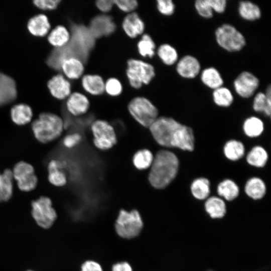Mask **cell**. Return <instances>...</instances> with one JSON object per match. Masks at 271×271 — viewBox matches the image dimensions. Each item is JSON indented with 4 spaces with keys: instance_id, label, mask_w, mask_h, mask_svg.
Masks as SVG:
<instances>
[{
    "instance_id": "13",
    "label": "cell",
    "mask_w": 271,
    "mask_h": 271,
    "mask_svg": "<svg viewBox=\"0 0 271 271\" xmlns=\"http://www.w3.org/2000/svg\"><path fill=\"white\" fill-rule=\"evenodd\" d=\"M201 64L194 56L186 55L176 63V70L181 77L191 79L196 78L201 72Z\"/></svg>"
},
{
    "instance_id": "46",
    "label": "cell",
    "mask_w": 271,
    "mask_h": 271,
    "mask_svg": "<svg viewBox=\"0 0 271 271\" xmlns=\"http://www.w3.org/2000/svg\"><path fill=\"white\" fill-rule=\"evenodd\" d=\"M209 1L214 12L222 14L225 11L227 5V2L226 0Z\"/></svg>"
},
{
    "instance_id": "50",
    "label": "cell",
    "mask_w": 271,
    "mask_h": 271,
    "mask_svg": "<svg viewBox=\"0 0 271 271\" xmlns=\"http://www.w3.org/2000/svg\"><path fill=\"white\" fill-rule=\"evenodd\" d=\"M28 271H33V270H28Z\"/></svg>"
},
{
    "instance_id": "49",
    "label": "cell",
    "mask_w": 271,
    "mask_h": 271,
    "mask_svg": "<svg viewBox=\"0 0 271 271\" xmlns=\"http://www.w3.org/2000/svg\"><path fill=\"white\" fill-rule=\"evenodd\" d=\"M111 271H132V269L127 262L122 261L113 264Z\"/></svg>"
},
{
    "instance_id": "12",
    "label": "cell",
    "mask_w": 271,
    "mask_h": 271,
    "mask_svg": "<svg viewBox=\"0 0 271 271\" xmlns=\"http://www.w3.org/2000/svg\"><path fill=\"white\" fill-rule=\"evenodd\" d=\"M259 79L252 73L243 71L233 81V86L236 94L244 98L253 96L259 86Z\"/></svg>"
},
{
    "instance_id": "35",
    "label": "cell",
    "mask_w": 271,
    "mask_h": 271,
    "mask_svg": "<svg viewBox=\"0 0 271 271\" xmlns=\"http://www.w3.org/2000/svg\"><path fill=\"white\" fill-rule=\"evenodd\" d=\"M191 191L194 197L198 199L207 198L210 192L209 180L205 178L195 179L191 184Z\"/></svg>"
},
{
    "instance_id": "22",
    "label": "cell",
    "mask_w": 271,
    "mask_h": 271,
    "mask_svg": "<svg viewBox=\"0 0 271 271\" xmlns=\"http://www.w3.org/2000/svg\"><path fill=\"white\" fill-rule=\"evenodd\" d=\"M51 28L47 17L44 14H39L32 17L28 22L27 28L29 32L36 37H44Z\"/></svg>"
},
{
    "instance_id": "19",
    "label": "cell",
    "mask_w": 271,
    "mask_h": 271,
    "mask_svg": "<svg viewBox=\"0 0 271 271\" xmlns=\"http://www.w3.org/2000/svg\"><path fill=\"white\" fill-rule=\"evenodd\" d=\"M122 27L128 37L135 38L144 33L145 24L139 15L134 12L128 14L124 17Z\"/></svg>"
},
{
    "instance_id": "7",
    "label": "cell",
    "mask_w": 271,
    "mask_h": 271,
    "mask_svg": "<svg viewBox=\"0 0 271 271\" xmlns=\"http://www.w3.org/2000/svg\"><path fill=\"white\" fill-rule=\"evenodd\" d=\"M127 109L133 119L146 128H149L159 117L157 107L145 97L137 96L132 99Z\"/></svg>"
},
{
    "instance_id": "28",
    "label": "cell",
    "mask_w": 271,
    "mask_h": 271,
    "mask_svg": "<svg viewBox=\"0 0 271 271\" xmlns=\"http://www.w3.org/2000/svg\"><path fill=\"white\" fill-rule=\"evenodd\" d=\"M70 39V32L64 26L58 25L55 27L48 37L49 43L55 48L65 46Z\"/></svg>"
},
{
    "instance_id": "5",
    "label": "cell",
    "mask_w": 271,
    "mask_h": 271,
    "mask_svg": "<svg viewBox=\"0 0 271 271\" xmlns=\"http://www.w3.org/2000/svg\"><path fill=\"white\" fill-rule=\"evenodd\" d=\"M144 226L139 212L133 209L126 211L121 209L115 222V229L119 236L124 239H132L138 236Z\"/></svg>"
},
{
    "instance_id": "11",
    "label": "cell",
    "mask_w": 271,
    "mask_h": 271,
    "mask_svg": "<svg viewBox=\"0 0 271 271\" xmlns=\"http://www.w3.org/2000/svg\"><path fill=\"white\" fill-rule=\"evenodd\" d=\"M14 180L18 189L24 192L34 190L38 184V178L34 166L30 163L20 161L11 169Z\"/></svg>"
},
{
    "instance_id": "3",
    "label": "cell",
    "mask_w": 271,
    "mask_h": 271,
    "mask_svg": "<svg viewBox=\"0 0 271 271\" xmlns=\"http://www.w3.org/2000/svg\"><path fill=\"white\" fill-rule=\"evenodd\" d=\"M179 164L178 159L173 152L166 150L158 151L150 168L148 181L150 185L157 189L165 188L175 178Z\"/></svg>"
},
{
    "instance_id": "47",
    "label": "cell",
    "mask_w": 271,
    "mask_h": 271,
    "mask_svg": "<svg viewBox=\"0 0 271 271\" xmlns=\"http://www.w3.org/2000/svg\"><path fill=\"white\" fill-rule=\"evenodd\" d=\"M81 271H103V269L98 262L89 260L85 261L82 264Z\"/></svg>"
},
{
    "instance_id": "17",
    "label": "cell",
    "mask_w": 271,
    "mask_h": 271,
    "mask_svg": "<svg viewBox=\"0 0 271 271\" xmlns=\"http://www.w3.org/2000/svg\"><path fill=\"white\" fill-rule=\"evenodd\" d=\"M15 80L11 76L0 72V106L13 102L17 97Z\"/></svg>"
},
{
    "instance_id": "15",
    "label": "cell",
    "mask_w": 271,
    "mask_h": 271,
    "mask_svg": "<svg viewBox=\"0 0 271 271\" xmlns=\"http://www.w3.org/2000/svg\"><path fill=\"white\" fill-rule=\"evenodd\" d=\"M65 108L72 116H80L85 114L89 109L90 102L84 94L75 92L66 98Z\"/></svg>"
},
{
    "instance_id": "34",
    "label": "cell",
    "mask_w": 271,
    "mask_h": 271,
    "mask_svg": "<svg viewBox=\"0 0 271 271\" xmlns=\"http://www.w3.org/2000/svg\"><path fill=\"white\" fill-rule=\"evenodd\" d=\"M239 188L232 180L226 179L219 184L217 193L228 201H231L236 198L239 194Z\"/></svg>"
},
{
    "instance_id": "38",
    "label": "cell",
    "mask_w": 271,
    "mask_h": 271,
    "mask_svg": "<svg viewBox=\"0 0 271 271\" xmlns=\"http://www.w3.org/2000/svg\"><path fill=\"white\" fill-rule=\"evenodd\" d=\"M139 53L143 57L151 58L156 53V44L148 34H143L137 44Z\"/></svg>"
},
{
    "instance_id": "24",
    "label": "cell",
    "mask_w": 271,
    "mask_h": 271,
    "mask_svg": "<svg viewBox=\"0 0 271 271\" xmlns=\"http://www.w3.org/2000/svg\"><path fill=\"white\" fill-rule=\"evenodd\" d=\"M200 80L202 83L213 90L222 86L224 80L220 72L214 67H208L201 71Z\"/></svg>"
},
{
    "instance_id": "42",
    "label": "cell",
    "mask_w": 271,
    "mask_h": 271,
    "mask_svg": "<svg viewBox=\"0 0 271 271\" xmlns=\"http://www.w3.org/2000/svg\"><path fill=\"white\" fill-rule=\"evenodd\" d=\"M156 5L159 12L164 16H170L175 11V5L172 0H157Z\"/></svg>"
},
{
    "instance_id": "43",
    "label": "cell",
    "mask_w": 271,
    "mask_h": 271,
    "mask_svg": "<svg viewBox=\"0 0 271 271\" xmlns=\"http://www.w3.org/2000/svg\"><path fill=\"white\" fill-rule=\"evenodd\" d=\"M113 3L120 11L128 14L134 12L138 6L136 0H114Z\"/></svg>"
},
{
    "instance_id": "44",
    "label": "cell",
    "mask_w": 271,
    "mask_h": 271,
    "mask_svg": "<svg viewBox=\"0 0 271 271\" xmlns=\"http://www.w3.org/2000/svg\"><path fill=\"white\" fill-rule=\"evenodd\" d=\"M82 141L81 135L73 132L65 136L62 141L63 145L67 149H72L78 145Z\"/></svg>"
},
{
    "instance_id": "16",
    "label": "cell",
    "mask_w": 271,
    "mask_h": 271,
    "mask_svg": "<svg viewBox=\"0 0 271 271\" xmlns=\"http://www.w3.org/2000/svg\"><path fill=\"white\" fill-rule=\"evenodd\" d=\"M47 87L52 96L59 100L66 99L71 93V84L65 77L58 74L47 82Z\"/></svg>"
},
{
    "instance_id": "10",
    "label": "cell",
    "mask_w": 271,
    "mask_h": 271,
    "mask_svg": "<svg viewBox=\"0 0 271 271\" xmlns=\"http://www.w3.org/2000/svg\"><path fill=\"white\" fill-rule=\"evenodd\" d=\"M32 217L40 227L48 229L57 218V212L53 207L51 199L45 196L33 200L31 202Z\"/></svg>"
},
{
    "instance_id": "48",
    "label": "cell",
    "mask_w": 271,
    "mask_h": 271,
    "mask_svg": "<svg viewBox=\"0 0 271 271\" xmlns=\"http://www.w3.org/2000/svg\"><path fill=\"white\" fill-rule=\"evenodd\" d=\"M97 8L101 12L106 13L110 12L114 5L113 1L98 0L95 2Z\"/></svg>"
},
{
    "instance_id": "37",
    "label": "cell",
    "mask_w": 271,
    "mask_h": 271,
    "mask_svg": "<svg viewBox=\"0 0 271 271\" xmlns=\"http://www.w3.org/2000/svg\"><path fill=\"white\" fill-rule=\"evenodd\" d=\"M244 152L243 144L236 140L227 142L224 147L225 156L231 161H236L241 158L244 154Z\"/></svg>"
},
{
    "instance_id": "8",
    "label": "cell",
    "mask_w": 271,
    "mask_h": 271,
    "mask_svg": "<svg viewBox=\"0 0 271 271\" xmlns=\"http://www.w3.org/2000/svg\"><path fill=\"white\" fill-rule=\"evenodd\" d=\"M126 74L129 84L133 88L140 89L143 84H149L156 75L154 67L141 60L130 59L127 61Z\"/></svg>"
},
{
    "instance_id": "23",
    "label": "cell",
    "mask_w": 271,
    "mask_h": 271,
    "mask_svg": "<svg viewBox=\"0 0 271 271\" xmlns=\"http://www.w3.org/2000/svg\"><path fill=\"white\" fill-rule=\"evenodd\" d=\"M83 89L92 95H99L104 92L105 82L99 75L86 74L81 79Z\"/></svg>"
},
{
    "instance_id": "30",
    "label": "cell",
    "mask_w": 271,
    "mask_h": 271,
    "mask_svg": "<svg viewBox=\"0 0 271 271\" xmlns=\"http://www.w3.org/2000/svg\"><path fill=\"white\" fill-rule=\"evenodd\" d=\"M161 61L167 66H172L179 60L178 53L175 47L169 44L161 45L156 51Z\"/></svg>"
},
{
    "instance_id": "36",
    "label": "cell",
    "mask_w": 271,
    "mask_h": 271,
    "mask_svg": "<svg viewBox=\"0 0 271 271\" xmlns=\"http://www.w3.org/2000/svg\"><path fill=\"white\" fill-rule=\"evenodd\" d=\"M268 159L266 151L260 146L253 147L248 153L246 157L247 162L251 166L256 167H263Z\"/></svg>"
},
{
    "instance_id": "33",
    "label": "cell",
    "mask_w": 271,
    "mask_h": 271,
    "mask_svg": "<svg viewBox=\"0 0 271 271\" xmlns=\"http://www.w3.org/2000/svg\"><path fill=\"white\" fill-rule=\"evenodd\" d=\"M212 98L214 102L220 107L230 106L234 100L231 90L225 86H221L213 90Z\"/></svg>"
},
{
    "instance_id": "20",
    "label": "cell",
    "mask_w": 271,
    "mask_h": 271,
    "mask_svg": "<svg viewBox=\"0 0 271 271\" xmlns=\"http://www.w3.org/2000/svg\"><path fill=\"white\" fill-rule=\"evenodd\" d=\"M10 117L14 124L24 126L32 122L33 112L30 105L25 103H18L12 107Z\"/></svg>"
},
{
    "instance_id": "31",
    "label": "cell",
    "mask_w": 271,
    "mask_h": 271,
    "mask_svg": "<svg viewBox=\"0 0 271 271\" xmlns=\"http://www.w3.org/2000/svg\"><path fill=\"white\" fill-rule=\"evenodd\" d=\"M154 156L149 149H143L136 152L132 157V163L139 170L150 168L153 163Z\"/></svg>"
},
{
    "instance_id": "29",
    "label": "cell",
    "mask_w": 271,
    "mask_h": 271,
    "mask_svg": "<svg viewBox=\"0 0 271 271\" xmlns=\"http://www.w3.org/2000/svg\"><path fill=\"white\" fill-rule=\"evenodd\" d=\"M245 192L250 198L255 200L259 199L264 196L266 187L262 180L257 177H253L246 182Z\"/></svg>"
},
{
    "instance_id": "32",
    "label": "cell",
    "mask_w": 271,
    "mask_h": 271,
    "mask_svg": "<svg viewBox=\"0 0 271 271\" xmlns=\"http://www.w3.org/2000/svg\"><path fill=\"white\" fill-rule=\"evenodd\" d=\"M207 213L213 218H219L224 216L226 213V206L221 198L215 196L209 198L205 203Z\"/></svg>"
},
{
    "instance_id": "6",
    "label": "cell",
    "mask_w": 271,
    "mask_h": 271,
    "mask_svg": "<svg viewBox=\"0 0 271 271\" xmlns=\"http://www.w3.org/2000/svg\"><path fill=\"white\" fill-rule=\"evenodd\" d=\"M214 34L218 46L229 52H239L246 44V39L242 33L230 24H223L218 27Z\"/></svg>"
},
{
    "instance_id": "4",
    "label": "cell",
    "mask_w": 271,
    "mask_h": 271,
    "mask_svg": "<svg viewBox=\"0 0 271 271\" xmlns=\"http://www.w3.org/2000/svg\"><path fill=\"white\" fill-rule=\"evenodd\" d=\"M64 121L57 114L44 112L31 122L35 139L41 144H48L58 139L64 129Z\"/></svg>"
},
{
    "instance_id": "14",
    "label": "cell",
    "mask_w": 271,
    "mask_h": 271,
    "mask_svg": "<svg viewBox=\"0 0 271 271\" xmlns=\"http://www.w3.org/2000/svg\"><path fill=\"white\" fill-rule=\"evenodd\" d=\"M88 29L95 39L111 35L114 32L116 26L111 17L104 14L94 17Z\"/></svg>"
},
{
    "instance_id": "40",
    "label": "cell",
    "mask_w": 271,
    "mask_h": 271,
    "mask_svg": "<svg viewBox=\"0 0 271 271\" xmlns=\"http://www.w3.org/2000/svg\"><path fill=\"white\" fill-rule=\"evenodd\" d=\"M195 9L202 18L209 19L213 17L214 12L209 0H196L194 2Z\"/></svg>"
},
{
    "instance_id": "39",
    "label": "cell",
    "mask_w": 271,
    "mask_h": 271,
    "mask_svg": "<svg viewBox=\"0 0 271 271\" xmlns=\"http://www.w3.org/2000/svg\"><path fill=\"white\" fill-rule=\"evenodd\" d=\"M263 123L260 119L255 116L247 118L243 123V130L249 137L259 136L263 130Z\"/></svg>"
},
{
    "instance_id": "21",
    "label": "cell",
    "mask_w": 271,
    "mask_h": 271,
    "mask_svg": "<svg viewBox=\"0 0 271 271\" xmlns=\"http://www.w3.org/2000/svg\"><path fill=\"white\" fill-rule=\"evenodd\" d=\"M61 71L65 76L71 80L81 77L84 71V62L75 57L64 60L61 65Z\"/></svg>"
},
{
    "instance_id": "1",
    "label": "cell",
    "mask_w": 271,
    "mask_h": 271,
    "mask_svg": "<svg viewBox=\"0 0 271 271\" xmlns=\"http://www.w3.org/2000/svg\"><path fill=\"white\" fill-rule=\"evenodd\" d=\"M70 28L69 42L61 48H54L46 59L47 65L54 70L61 71L62 62L69 58H77L85 62L94 46L95 38L88 28L72 23Z\"/></svg>"
},
{
    "instance_id": "27",
    "label": "cell",
    "mask_w": 271,
    "mask_h": 271,
    "mask_svg": "<svg viewBox=\"0 0 271 271\" xmlns=\"http://www.w3.org/2000/svg\"><path fill=\"white\" fill-rule=\"evenodd\" d=\"M252 107L254 111L263 112L270 116L271 113V87L269 85L265 92H258L254 96Z\"/></svg>"
},
{
    "instance_id": "9",
    "label": "cell",
    "mask_w": 271,
    "mask_h": 271,
    "mask_svg": "<svg viewBox=\"0 0 271 271\" xmlns=\"http://www.w3.org/2000/svg\"><path fill=\"white\" fill-rule=\"evenodd\" d=\"M90 129L93 136V144L97 149L106 151L116 144L117 138L114 128L106 120H94Z\"/></svg>"
},
{
    "instance_id": "18",
    "label": "cell",
    "mask_w": 271,
    "mask_h": 271,
    "mask_svg": "<svg viewBox=\"0 0 271 271\" xmlns=\"http://www.w3.org/2000/svg\"><path fill=\"white\" fill-rule=\"evenodd\" d=\"M47 179L49 183L56 187L65 186L67 183V177L62 170V164L56 159L50 160L47 166Z\"/></svg>"
},
{
    "instance_id": "2",
    "label": "cell",
    "mask_w": 271,
    "mask_h": 271,
    "mask_svg": "<svg viewBox=\"0 0 271 271\" xmlns=\"http://www.w3.org/2000/svg\"><path fill=\"white\" fill-rule=\"evenodd\" d=\"M149 128L154 139L161 146L188 151L194 150L195 140L192 128L172 118L158 117Z\"/></svg>"
},
{
    "instance_id": "45",
    "label": "cell",
    "mask_w": 271,
    "mask_h": 271,
    "mask_svg": "<svg viewBox=\"0 0 271 271\" xmlns=\"http://www.w3.org/2000/svg\"><path fill=\"white\" fill-rule=\"evenodd\" d=\"M60 2V0H36L33 1V4L41 10H53L57 8Z\"/></svg>"
},
{
    "instance_id": "41",
    "label": "cell",
    "mask_w": 271,
    "mask_h": 271,
    "mask_svg": "<svg viewBox=\"0 0 271 271\" xmlns=\"http://www.w3.org/2000/svg\"><path fill=\"white\" fill-rule=\"evenodd\" d=\"M104 91L111 96H117L122 91V85L117 78L111 77L105 82Z\"/></svg>"
},
{
    "instance_id": "26",
    "label": "cell",
    "mask_w": 271,
    "mask_h": 271,
    "mask_svg": "<svg viewBox=\"0 0 271 271\" xmlns=\"http://www.w3.org/2000/svg\"><path fill=\"white\" fill-rule=\"evenodd\" d=\"M237 10L239 16L247 21H255L261 17V11L259 7L249 1H240Z\"/></svg>"
},
{
    "instance_id": "25",
    "label": "cell",
    "mask_w": 271,
    "mask_h": 271,
    "mask_svg": "<svg viewBox=\"0 0 271 271\" xmlns=\"http://www.w3.org/2000/svg\"><path fill=\"white\" fill-rule=\"evenodd\" d=\"M14 179L12 170L0 171V203L9 201L14 193Z\"/></svg>"
}]
</instances>
